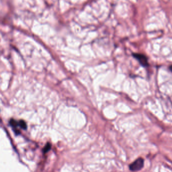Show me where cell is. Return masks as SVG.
Wrapping results in <instances>:
<instances>
[{"mask_svg":"<svg viewBox=\"0 0 172 172\" xmlns=\"http://www.w3.org/2000/svg\"><path fill=\"white\" fill-rule=\"evenodd\" d=\"M19 126L21 127V128L25 130L27 129V125L26 123L23 120H20L19 122Z\"/></svg>","mask_w":172,"mask_h":172,"instance_id":"obj_4","label":"cell"},{"mask_svg":"<svg viewBox=\"0 0 172 172\" xmlns=\"http://www.w3.org/2000/svg\"><path fill=\"white\" fill-rule=\"evenodd\" d=\"M143 166V159H142V158H139L130 165L129 169L131 171H137L140 170Z\"/></svg>","mask_w":172,"mask_h":172,"instance_id":"obj_1","label":"cell"},{"mask_svg":"<svg viewBox=\"0 0 172 172\" xmlns=\"http://www.w3.org/2000/svg\"><path fill=\"white\" fill-rule=\"evenodd\" d=\"M133 56L139 61V62L142 66L148 67V58L144 55L140 54H133Z\"/></svg>","mask_w":172,"mask_h":172,"instance_id":"obj_2","label":"cell"},{"mask_svg":"<svg viewBox=\"0 0 172 172\" xmlns=\"http://www.w3.org/2000/svg\"><path fill=\"white\" fill-rule=\"evenodd\" d=\"M10 125L11 126L12 128H13L16 129L18 126H19V122H17L16 121H15L14 119H11L10 121Z\"/></svg>","mask_w":172,"mask_h":172,"instance_id":"obj_3","label":"cell"},{"mask_svg":"<svg viewBox=\"0 0 172 172\" xmlns=\"http://www.w3.org/2000/svg\"><path fill=\"white\" fill-rule=\"evenodd\" d=\"M51 148V145L50 143H47V144L45 146V147L44 148V149L42 150V151L44 153H47V152L49 151L50 149Z\"/></svg>","mask_w":172,"mask_h":172,"instance_id":"obj_5","label":"cell"},{"mask_svg":"<svg viewBox=\"0 0 172 172\" xmlns=\"http://www.w3.org/2000/svg\"><path fill=\"white\" fill-rule=\"evenodd\" d=\"M170 68V70L172 72V65L170 66V68Z\"/></svg>","mask_w":172,"mask_h":172,"instance_id":"obj_6","label":"cell"}]
</instances>
